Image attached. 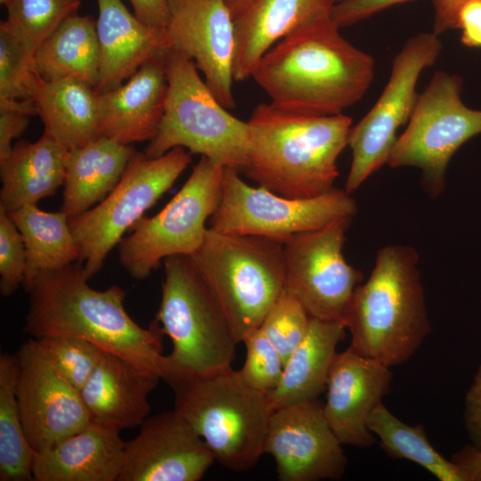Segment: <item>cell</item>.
Segmentation results:
<instances>
[{
  "mask_svg": "<svg viewBox=\"0 0 481 481\" xmlns=\"http://www.w3.org/2000/svg\"><path fill=\"white\" fill-rule=\"evenodd\" d=\"M409 1L412 0H342L334 4L332 19L339 28L346 27Z\"/></svg>",
  "mask_w": 481,
  "mask_h": 481,
  "instance_id": "40",
  "label": "cell"
},
{
  "mask_svg": "<svg viewBox=\"0 0 481 481\" xmlns=\"http://www.w3.org/2000/svg\"><path fill=\"white\" fill-rule=\"evenodd\" d=\"M454 29L461 30V41L469 48H481V0H467L459 8Z\"/></svg>",
  "mask_w": 481,
  "mask_h": 481,
  "instance_id": "41",
  "label": "cell"
},
{
  "mask_svg": "<svg viewBox=\"0 0 481 481\" xmlns=\"http://www.w3.org/2000/svg\"><path fill=\"white\" fill-rule=\"evenodd\" d=\"M192 161L184 148L148 158L135 153L116 187L97 205L69 219L79 247V263L89 280L110 251L175 183Z\"/></svg>",
  "mask_w": 481,
  "mask_h": 481,
  "instance_id": "10",
  "label": "cell"
},
{
  "mask_svg": "<svg viewBox=\"0 0 481 481\" xmlns=\"http://www.w3.org/2000/svg\"><path fill=\"white\" fill-rule=\"evenodd\" d=\"M17 354L0 356V480L33 481L35 452L22 425L16 385Z\"/></svg>",
  "mask_w": 481,
  "mask_h": 481,
  "instance_id": "32",
  "label": "cell"
},
{
  "mask_svg": "<svg viewBox=\"0 0 481 481\" xmlns=\"http://www.w3.org/2000/svg\"><path fill=\"white\" fill-rule=\"evenodd\" d=\"M155 320L172 342L161 379L168 374H206L232 366L238 344L230 323L190 256L164 261Z\"/></svg>",
  "mask_w": 481,
  "mask_h": 481,
  "instance_id": "8",
  "label": "cell"
},
{
  "mask_svg": "<svg viewBox=\"0 0 481 481\" xmlns=\"http://www.w3.org/2000/svg\"><path fill=\"white\" fill-rule=\"evenodd\" d=\"M462 78L436 71L418 95L407 126L389 155L392 167L421 170L420 183L437 198L445 186V173L454 153L481 134V110L469 108L461 99Z\"/></svg>",
  "mask_w": 481,
  "mask_h": 481,
  "instance_id": "9",
  "label": "cell"
},
{
  "mask_svg": "<svg viewBox=\"0 0 481 481\" xmlns=\"http://www.w3.org/2000/svg\"><path fill=\"white\" fill-rule=\"evenodd\" d=\"M357 205L345 190L294 199L248 184L240 172L225 167L221 196L208 227L225 233L251 235L284 242L291 236L342 218H354Z\"/></svg>",
  "mask_w": 481,
  "mask_h": 481,
  "instance_id": "12",
  "label": "cell"
},
{
  "mask_svg": "<svg viewBox=\"0 0 481 481\" xmlns=\"http://www.w3.org/2000/svg\"><path fill=\"white\" fill-rule=\"evenodd\" d=\"M467 0H433L435 8L433 32L440 36L454 29L459 8Z\"/></svg>",
  "mask_w": 481,
  "mask_h": 481,
  "instance_id": "44",
  "label": "cell"
},
{
  "mask_svg": "<svg viewBox=\"0 0 481 481\" xmlns=\"http://www.w3.org/2000/svg\"><path fill=\"white\" fill-rule=\"evenodd\" d=\"M442 49L438 35L421 32L409 38L394 58L388 81L379 99L351 127L348 146L352 161L345 183L348 193L355 192L387 163L398 129L407 125L414 110L418 79L436 62Z\"/></svg>",
  "mask_w": 481,
  "mask_h": 481,
  "instance_id": "13",
  "label": "cell"
},
{
  "mask_svg": "<svg viewBox=\"0 0 481 481\" xmlns=\"http://www.w3.org/2000/svg\"><path fill=\"white\" fill-rule=\"evenodd\" d=\"M169 49L190 58L226 109L233 95L234 23L225 0H168Z\"/></svg>",
  "mask_w": 481,
  "mask_h": 481,
  "instance_id": "17",
  "label": "cell"
},
{
  "mask_svg": "<svg viewBox=\"0 0 481 481\" xmlns=\"http://www.w3.org/2000/svg\"><path fill=\"white\" fill-rule=\"evenodd\" d=\"M7 21L37 48L66 19L76 14L81 0H0Z\"/></svg>",
  "mask_w": 481,
  "mask_h": 481,
  "instance_id": "34",
  "label": "cell"
},
{
  "mask_svg": "<svg viewBox=\"0 0 481 481\" xmlns=\"http://www.w3.org/2000/svg\"><path fill=\"white\" fill-rule=\"evenodd\" d=\"M35 114L34 101L0 100V163L10 155L12 141L23 134Z\"/></svg>",
  "mask_w": 481,
  "mask_h": 481,
  "instance_id": "39",
  "label": "cell"
},
{
  "mask_svg": "<svg viewBox=\"0 0 481 481\" xmlns=\"http://www.w3.org/2000/svg\"><path fill=\"white\" fill-rule=\"evenodd\" d=\"M330 19L300 29L275 44L252 78L272 104L312 115H337L357 103L374 76V60Z\"/></svg>",
  "mask_w": 481,
  "mask_h": 481,
  "instance_id": "2",
  "label": "cell"
},
{
  "mask_svg": "<svg viewBox=\"0 0 481 481\" xmlns=\"http://www.w3.org/2000/svg\"><path fill=\"white\" fill-rule=\"evenodd\" d=\"M367 426L389 457L412 461L440 481H469L463 469L431 445L422 425L403 422L383 402L372 410Z\"/></svg>",
  "mask_w": 481,
  "mask_h": 481,
  "instance_id": "31",
  "label": "cell"
},
{
  "mask_svg": "<svg viewBox=\"0 0 481 481\" xmlns=\"http://www.w3.org/2000/svg\"><path fill=\"white\" fill-rule=\"evenodd\" d=\"M246 348L243 366L238 370L241 378L250 387L270 393L279 384L284 362L275 346L257 328L242 342Z\"/></svg>",
  "mask_w": 481,
  "mask_h": 481,
  "instance_id": "37",
  "label": "cell"
},
{
  "mask_svg": "<svg viewBox=\"0 0 481 481\" xmlns=\"http://www.w3.org/2000/svg\"><path fill=\"white\" fill-rule=\"evenodd\" d=\"M69 151L46 134L20 141L0 163V207L12 212L54 195L63 186Z\"/></svg>",
  "mask_w": 481,
  "mask_h": 481,
  "instance_id": "25",
  "label": "cell"
},
{
  "mask_svg": "<svg viewBox=\"0 0 481 481\" xmlns=\"http://www.w3.org/2000/svg\"><path fill=\"white\" fill-rule=\"evenodd\" d=\"M251 1L252 0H225L232 18L241 12Z\"/></svg>",
  "mask_w": 481,
  "mask_h": 481,
  "instance_id": "46",
  "label": "cell"
},
{
  "mask_svg": "<svg viewBox=\"0 0 481 481\" xmlns=\"http://www.w3.org/2000/svg\"><path fill=\"white\" fill-rule=\"evenodd\" d=\"M216 458L174 409L148 417L126 442L118 481H199Z\"/></svg>",
  "mask_w": 481,
  "mask_h": 481,
  "instance_id": "18",
  "label": "cell"
},
{
  "mask_svg": "<svg viewBox=\"0 0 481 481\" xmlns=\"http://www.w3.org/2000/svg\"><path fill=\"white\" fill-rule=\"evenodd\" d=\"M342 445L319 398L272 412L265 453L273 458L281 481L341 478L347 464Z\"/></svg>",
  "mask_w": 481,
  "mask_h": 481,
  "instance_id": "16",
  "label": "cell"
},
{
  "mask_svg": "<svg viewBox=\"0 0 481 481\" xmlns=\"http://www.w3.org/2000/svg\"><path fill=\"white\" fill-rule=\"evenodd\" d=\"M174 410L200 436L216 461L248 471L265 453L272 409L268 394L247 384L232 366L206 374H168Z\"/></svg>",
  "mask_w": 481,
  "mask_h": 481,
  "instance_id": "5",
  "label": "cell"
},
{
  "mask_svg": "<svg viewBox=\"0 0 481 481\" xmlns=\"http://www.w3.org/2000/svg\"><path fill=\"white\" fill-rule=\"evenodd\" d=\"M224 168L206 157L171 200L156 215L143 216L118 243V259L135 280L147 278L167 257L191 256L202 245L206 222L217 208Z\"/></svg>",
  "mask_w": 481,
  "mask_h": 481,
  "instance_id": "11",
  "label": "cell"
},
{
  "mask_svg": "<svg viewBox=\"0 0 481 481\" xmlns=\"http://www.w3.org/2000/svg\"><path fill=\"white\" fill-rule=\"evenodd\" d=\"M247 164L241 173L258 186L294 199L331 191L337 161L348 146L352 118L312 115L260 103L248 120Z\"/></svg>",
  "mask_w": 481,
  "mask_h": 481,
  "instance_id": "3",
  "label": "cell"
},
{
  "mask_svg": "<svg viewBox=\"0 0 481 481\" xmlns=\"http://www.w3.org/2000/svg\"><path fill=\"white\" fill-rule=\"evenodd\" d=\"M198 70L184 54L167 51L164 114L144 154L157 158L182 147L241 173L247 164L249 123L227 111Z\"/></svg>",
  "mask_w": 481,
  "mask_h": 481,
  "instance_id": "7",
  "label": "cell"
},
{
  "mask_svg": "<svg viewBox=\"0 0 481 481\" xmlns=\"http://www.w3.org/2000/svg\"><path fill=\"white\" fill-rule=\"evenodd\" d=\"M119 432L92 420L53 447L35 452L33 481H118L126 444Z\"/></svg>",
  "mask_w": 481,
  "mask_h": 481,
  "instance_id": "23",
  "label": "cell"
},
{
  "mask_svg": "<svg viewBox=\"0 0 481 481\" xmlns=\"http://www.w3.org/2000/svg\"><path fill=\"white\" fill-rule=\"evenodd\" d=\"M96 33L100 50L98 93L119 86L143 64L169 50L164 30L149 27L121 0H97Z\"/></svg>",
  "mask_w": 481,
  "mask_h": 481,
  "instance_id": "22",
  "label": "cell"
},
{
  "mask_svg": "<svg viewBox=\"0 0 481 481\" xmlns=\"http://www.w3.org/2000/svg\"><path fill=\"white\" fill-rule=\"evenodd\" d=\"M333 1H334V3L336 4V3L340 2V1H342V0H333Z\"/></svg>",
  "mask_w": 481,
  "mask_h": 481,
  "instance_id": "47",
  "label": "cell"
},
{
  "mask_svg": "<svg viewBox=\"0 0 481 481\" xmlns=\"http://www.w3.org/2000/svg\"><path fill=\"white\" fill-rule=\"evenodd\" d=\"M464 421L472 445L481 450V364L466 394Z\"/></svg>",
  "mask_w": 481,
  "mask_h": 481,
  "instance_id": "42",
  "label": "cell"
},
{
  "mask_svg": "<svg viewBox=\"0 0 481 481\" xmlns=\"http://www.w3.org/2000/svg\"><path fill=\"white\" fill-rule=\"evenodd\" d=\"M35 58L45 81L76 78L96 88L100 76L96 22L89 16L69 17L40 44Z\"/></svg>",
  "mask_w": 481,
  "mask_h": 481,
  "instance_id": "29",
  "label": "cell"
},
{
  "mask_svg": "<svg viewBox=\"0 0 481 481\" xmlns=\"http://www.w3.org/2000/svg\"><path fill=\"white\" fill-rule=\"evenodd\" d=\"M452 461L466 473L469 481H481V450L468 445L458 451Z\"/></svg>",
  "mask_w": 481,
  "mask_h": 481,
  "instance_id": "45",
  "label": "cell"
},
{
  "mask_svg": "<svg viewBox=\"0 0 481 481\" xmlns=\"http://www.w3.org/2000/svg\"><path fill=\"white\" fill-rule=\"evenodd\" d=\"M418 263L411 246L388 245L378 251L370 277L355 289L343 318L354 351L396 366L430 334Z\"/></svg>",
  "mask_w": 481,
  "mask_h": 481,
  "instance_id": "4",
  "label": "cell"
},
{
  "mask_svg": "<svg viewBox=\"0 0 481 481\" xmlns=\"http://www.w3.org/2000/svg\"><path fill=\"white\" fill-rule=\"evenodd\" d=\"M17 357V400L35 452L53 447L92 421L80 390L61 376L34 338L21 346Z\"/></svg>",
  "mask_w": 481,
  "mask_h": 481,
  "instance_id": "15",
  "label": "cell"
},
{
  "mask_svg": "<svg viewBox=\"0 0 481 481\" xmlns=\"http://www.w3.org/2000/svg\"><path fill=\"white\" fill-rule=\"evenodd\" d=\"M353 218L295 234L283 245L285 289L310 317L343 321L362 273L344 257L346 232Z\"/></svg>",
  "mask_w": 481,
  "mask_h": 481,
  "instance_id": "14",
  "label": "cell"
},
{
  "mask_svg": "<svg viewBox=\"0 0 481 481\" xmlns=\"http://www.w3.org/2000/svg\"><path fill=\"white\" fill-rule=\"evenodd\" d=\"M27 253L22 236L9 214L0 207V292L11 296L23 285Z\"/></svg>",
  "mask_w": 481,
  "mask_h": 481,
  "instance_id": "38",
  "label": "cell"
},
{
  "mask_svg": "<svg viewBox=\"0 0 481 481\" xmlns=\"http://www.w3.org/2000/svg\"><path fill=\"white\" fill-rule=\"evenodd\" d=\"M135 153L131 145L104 136L69 151L61 210L71 218L102 201L118 183Z\"/></svg>",
  "mask_w": 481,
  "mask_h": 481,
  "instance_id": "27",
  "label": "cell"
},
{
  "mask_svg": "<svg viewBox=\"0 0 481 481\" xmlns=\"http://www.w3.org/2000/svg\"><path fill=\"white\" fill-rule=\"evenodd\" d=\"M135 15L145 25L164 30L168 19V0H129Z\"/></svg>",
  "mask_w": 481,
  "mask_h": 481,
  "instance_id": "43",
  "label": "cell"
},
{
  "mask_svg": "<svg viewBox=\"0 0 481 481\" xmlns=\"http://www.w3.org/2000/svg\"><path fill=\"white\" fill-rule=\"evenodd\" d=\"M392 378L390 367L349 346L336 354L328 375L323 412L342 444L367 448L374 444L367 421L388 393Z\"/></svg>",
  "mask_w": 481,
  "mask_h": 481,
  "instance_id": "19",
  "label": "cell"
},
{
  "mask_svg": "<svg viewBox=\"0 0 481 481\" xmlns=\"http://www.w3.org/2000/svg\"><path fill=\"white\" fill-rule=\"evenodd\" d=\"M333 0H252L233 18L235 82L250 78L259 60L289 34L332 19Z\"/></svg>",
  "mask_w": 481,
  "mask_h": 481,
  "instance_id": "21",
  "label": "cell"
},
{
  "mask_svg": "<svg viewBox=\"0 0 481 481\" xmlns=\"http://www.w3.org/2000/svg\"><path fill=\"white\" fill-rule=\"evenodd\" d=\"M36 51L7 20L0 23V100L33 101L45 82Z\"/></svg>",
  "mask_w": 481,
  "mask_h": 481,
  "instance_id": "33",
  "label": "cell"
},
{
  "mask_svg": "<svg viewBox=\"0 0 481 481\" xmlns=\"http://www.w3.org/2000/svg\"><path fill=\"white\" fill-rule=\"evenodd\" d=\"M161 378L104 353L80 390L93 420L118 431L140 427L149 417V396Z\"/></svg>",
  "mask_w": 481,
  "mask_h": 481,
  "instance_id": "24",
  "label": "cell"
},
{
  "mask_svg": "<svg viewBox=\"0 0 481 481\" xmlns=\"http://www.w3.org/2000/svg\"><path fill=\"white\" fill-rule=\"evenodd\" d=\"M310 316L286 289L265 314L259 329L275 346L285 363L303 338Z\"/></svg>",
  "mask_w": 481,
  "mask_h": 481,
  "instance_id": "36",
  "label": "cell"
},
{
  "mask_svg": "<svg viewBox=\"0 0 481 481\" xmlns=\"http://www.w3.org/2000/svg\"><path fill=\"white\" fill-rule=\"evenodd\" d=\"M224 311L238 343L259 328L285 289L282 242L209 227L190 256Z\"/></svg>",
  "mask_w": 481,
  "mask_h": 481,
  "instance_id": "6",
  "label": "cell"
},
{
  "mask_svg": "<svg viewBox=\"0 0 481 481\" xmlns=\"http://www.w3.org/2000/svg\"><path fill=\"white\" fill-rule=\"evenodd\" d=\"M346 330L343 321L310 317L303 338L284 363L279 384L268 393L272 411L319 398Z\"/></svg>",
  "mask_w": 481,
  "mask_h": 481,
  "instance_id": "26",
  "label": "cell"
},
{
  "mask_svg": "<svg viewBox=\"0 0 481 481\" xmlns=\"http://www.w3.org/2000/svg\"><path fill=\"white\" fill-rule=\"evenodd\" d=\"M166 54L143 64L126 83L99 93V137L131 145L156 136L167 90Z\"/></svg>",
  "mask_w": 481,
  "mask_h": 481,
  "instance_id": "20",
  "label": "cell"
},
{
  "mask_svg": "<svg viewBox=\"0 0 481 481\" xmlns=\"http://www.w3.org/2000/svg\"><path fill=\"white\" fill-rule=\"evenodd\" d=\"M33 101L44 133L68 151L99 137V93L90 85L76 78L45 80Z\"/></svg>",
  "mask_w": 481,
  "mask_h": 481,
  "instance_id": "28",
  "label": "cell"
},
{
  "mask_svg": "<svg viewBox=\"0 0 481 481\" xmlns=\"http://www.w3.org/2000/svg\"><path fill=\"white\" fill-rule=\"evenodd\" d=\"M8 214L24 241L27 253L25 280L34 274L60 270L78 262L79 247L66 213L61 210L47 212L37 205L29 204Z\"/></svg>",
  "mask_w": 481,
  "mask_h": 481,
  "instance_id": "30",
  "label": "cell"
},
{
  "mask_svg": "<svg viewBox=\"0 0 481 481\" xmlns=\"http://www.w3.org/2000/svg\"><path fill=\"white\" fill-rule=\"evenodd\" d=\"M54 368L73 387L81 390L104 352L94 344L72 337L34 338Z\"/></svg>",
  "mask_w": 481,
  "mask_h": 481,
  "instance_id": "35",
  "label": "cell"
},
{
  "mask_svg": "<svg viewBox=\"0 0 481 481\" xmlns=\"http://www.w3.org/2000/svg\"><path fill=\"white\" fill-rule=\"evenodd\" d=\"M88 281L81 263L27 278L24 331L32 338L66 336L88 341L161 378L164 333L157 321L141 327L125 309L123 289L112 285L98 290Z\"/></svg>",
  "mask_w": 481,
  "mask_h": 481,
  "instance_id": "1",
  "label": "cell"
}]
</instances>
